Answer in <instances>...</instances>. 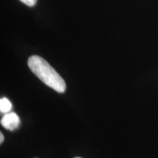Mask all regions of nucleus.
<instances>
[{
    "instance_id": "nucleus-2",
    "label": "nucleus",
    "mask_w": 158,
    "mask_h": 158,
    "mask_svg": "<svg viewBox=\"0 0 158 158\" xmlns=\"http://www.w3.org/2000/svg\"><path fill=\"white\" fill-rule=\"evenodd\" d=\"M21 123L19 116L14 112L6 113L1 119V124L5 129L13 131L19 127Z\"/></svg>"
},
{
    "instance_id": "nucleus-4",
    "label": "nucleus",
    "mask_w": 158,
    "mask_h": 158,
    "mask_svg": "<svg viewBox=\"0 0 158 158\" xmlns=\"http://www.w3.org/2000/svg\"><path fill=\"white\" fill-rule=\"evenodd\" d=\"M21 2H23L25 5H27L29 7H32L37 2V0H19Z\"/></svg>"
},
{
    "instance_id": "nucleus-5",
    "label": "nucleus",
    "mask_w": 158,
    "mask_h": 158,
    "mask_svg": "<svg viewBox=\"0 0 158 158\" xmlns=\"http://www.w3.org/2000/svg\"><path fill=\"white\" fill-rule=\"evenodd\" d=\"M4 141V135L2 133H0V143H2Z\"/></svg>"
},
{
    "instance_id": "nucleus-1",
    "label": "nucleus",
    "mask_w": 158,
    "mask_h": 158,
    "mask_svg": "<svg viewBox=\"0 0 158 158\" xmlns=\"http://www.w3.org/2000/svg\"><path fill=\"white\" fill-rule=\"evenodd\" d=\"M28 66L31 72L49 87L59 93H63L66 89L64 79L42 57L37 55L30 56Z\"/></svg>"
},
{
    "instance_id": "nucleus-3",
    "label": "nucleus",
    "mask_w": 158,
    "mask_h": 158,
    "mask_svg": "<svg viewBox=\"0 0 158 158\" xmlns=\"http://www.w3.org/2000/svg\"><path fill=\"white\" fill-rule=\"evenodd\" d=\"M12 108V104L7 98H3L0 100V111L2 113H8Z\"/></svg>"
},
{
    "instance_id": "nucleus-6",
    "label": "nucleus",
    "mask_w": 158,
    "mask_h": 158,
    "mask_svg": "<svg viewBox=\"0 0 158 158\" xmlns=\"http://www.w3.org/2000/svg\"><path fill=\"white\" fill-rule=\"evenodd\" d=\"M75 158H81V157H75Z\"/></svg>"
}]
</instances>
